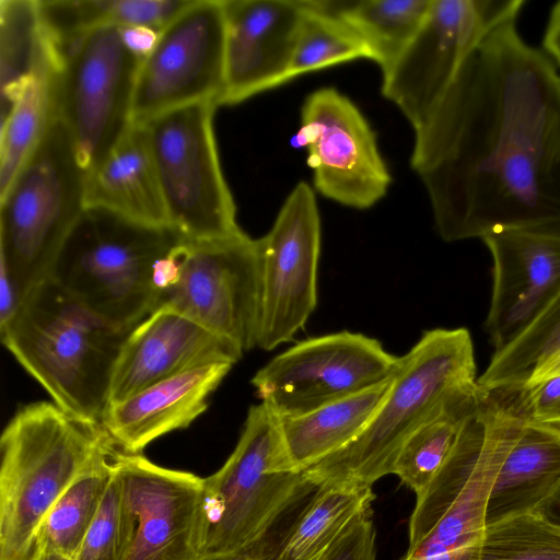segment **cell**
<instances>
[{"label": "cell", "mask_w": 560, "mask_h": 560, "mask_svg": "<svg viewBox=\"0 0 560 560\" xmlns=\"http://www.w3.org/2000/svg\"><path fill=\"white\" fill-rule=\"evenodd\" d=\"M410 166L445 242L510 229L560 232V74L516 20L470 52L415 132Z\"/></svg>", "instance_id": "1"}, {"label": "cell", "mask_w": 560, "mask_h": 560, "mask_svg": "<svg viewBox=\"0 0 560 560\" xmlns=\"http://www.w3.org/2000/svg\"><path fill=\"white\" fill-rule=\"evenodd\" d=\"M131 330L106 322L48 279L28 292L0 336L54 404L79 420L101 423Z\"/></svg>", "instance_id": "2"}, {"label": "cell", "mask_w": 560, "mask_h": 560, "mask_svg": "<svg viewBox=\"0 0 560 560\" xmlns=\"http://www.w3.org/2000/svg\"><path fill=\"white\" fill-rule=\"evenodd\" d=\"M474 345L464 328L422 332L399 358L392 385L363 431L348 445L305 469L323 486L372 487L393 474L410 434L451 397L477 386Z\"/></svg>", "instance_id": "3"}, {"label": "cell", "mask_w": 560, "mask_h": 560, "mask_svg": "<svg viewBox=\"0 0 560 560\" xmlns=\"http://www.w3.org/2000/svg\"><path fill=\"white\" fill-rule=\"evenodd\" d=\"M522 422L492 392L478 393L451 455L417 495L399 560H480L488 495Z\"/></svg>", "instance_id": "4"}, {"label": "cell", "mask_w": 560, "mask_h": 560, "mask_svg": "<svg viewBox=\"0 0 560 560\" xmlns=\"http://www.w3.org/2000/svg\"><path fill=\"white\" fill-rule=\"evenodd\" d=\"M108 440L54 402L16 411L0 439V560H30L45 516Z\"/></svg>", "instance_id": "5"}, {"label": "cell", "mask_w": 560, "mask_h": 560, "mask_svg": "<svg viewBox=\"0 0 560 560\" xmlns=\"http://www.w3.org/2000/svg\"><path fill=\"white\" fill-rule=\"evenodd\" d=\"M183 240L172 226L148 225L86 207L49 279L106 322L132 329L155 310V265Z\"/></svg>", "instance_id": "6"}, {"label": "cell", "mask_w": 560, "mask_h": 560, "mask_svg": "<svg viewBox=\"0 0 560 560\" xmlns=\"http://www.w3.org/2000/svg\"><path fill=\"white\" fill-rule=\"evenodd\" d=\"M145 28L103 26L52 44L56 117L90 173L132 125L140 66L156 36Z\"/></svg>", "instance_id": "7"}, {"label": "cell", "mask_w": 560, "mask_h": 560, "mask_svg": "<svg viewBox=\"0 0 560 560\" xmlns=\"http://www.w3.org/2000/svg\"><path fill=\"white\" fill-rule=\"evenodd\" d=\"M88 172L57 117L0 196V264L25 299L48 280L58 254L85 209Z\"/></svg>", "instance_id": "8"}, {"label": "cell", "mask_w": 560, "mask_h": 560, "mask_svg": "<svg viewBox=\"0 0 560 560\" xmlns=\"http://www.w3.org/2000/svg\"><path fill=\"white\" fill-rule=\"evenodd\" d=\"M305 479L284 445L277 416L262 402L247 413L224 465L203 478L200 558L253 540Z\"/></svg>", "instance_id": "9"}, {"label": "cell", "mask_w": 560, "mask_h": 560, "mask_svg": "<svg viewBox=\"0 0 560 560\" xmlns=\"http://www.w3.org/2000/svg\"><path fill=\"white\" fill-rule=\"evenodd\" d=\"M214 106L200 102L143 121L168 223L184 238L211 241L242 232L213 133Z\"/></svg>", "instance_id": "10"}, {"label": "cell", "mask_w": 560, "mask_h": 560, "mask_svg": "<svg viewBox=\"0 0 560 560\" xmlns=\"http://www.w3.org/2000/svg\"><path fill=\"white\" fill-rule=\"evenodd\" d=\"M523 0H432L420 30L390 69L382 93L422 129L434 115L478 43L495 26L517 20Z\"/></svg>", "instance_id": "11"}, {"label": "cell", "mask_w": 560, "mask_h": 560, "mask_svg": "<svg viewBox=\"0 0 560 560\" xmlns=\"http://www.w3.org/2000/svg\"><path fill=\"white\" fill-rule=\"evenodd\" d=\"M180 276L162 293L159 307L172 308L235 345L257 347L261 304L258 238L243 231L211 241L184 240Z\"/></svg>", "instance_id": "12"}, {"label": "cell", "mask_w": 560, "mask_h": 560, "mask_svg": "<svg viewBox=\"0 0 560 560\" xmlns=\"http://www.w3.org/2000/svg\"><path fill=\"white\" fill-rule=\"evenodd\" d=\"M399 358L375 338L343 330L295 343L250 382L277 417L298 416L386 381Z\"/></svg>", "instance_id": "13"}, {"label": "cell", "mask_w": 560, "mask_h": 560, "mask_svg": "<svg viewBox=\"0 0 560 560\" xmlns=\"http://www.w3.org/2000/svg\"><path fill=\"white\" fill-rule=\"evenodd\" d=\"M224 79L223 0H190L158 34L140 66L132 122L200 102L219 106Z\"/></svg>", "instance_id": "14"}, {"label": "cell", "mask_w": 560, "mask_h": 560, "mask_svg": "<svg viewBox=\"0 0 560 560\" xmlns=\"http://www.w3.org/2000/svg\"><path fill=\"white\" fill-rule=\"evenodd\" d=\"M261 304L257 347L270 351L293 340L317 304L320 217L313 189L300 182L270 231L258 238Z\"/></svg>", "instance_id": "15"}, {"label": "cell", "mask_w": 560, "mask_h": 560, "mask_svg": "<svg viewBox=\"0 0 560 560\" xmlns=\"http://www.w3.org/2000/svg\"><path fill=\"white\" fill-rule=\"evenodd\" d=\"M296 141L306 149L314 187L325 198L364 210L386 195L392 177L376 136L336 89L322 88L305 98Z\"/></svg>", "instance_id": "16"}, {"label": "cell", "mask_w": 560, "mask_h": 560, "mask_svg": "<svg viewBox=\"0 0 560 560\" xmlns=\"http://www.w3.org/2000/svg\"><path fill=\"white\" fill-rule=\"evenodd\" d=\"M113 464L130 520L124 560H198L203 478L141 454L115 451Z\"/></svg>", "instance_id": "17"}, {"label": "cell", "mask_w": 560, "mask_h": 560, "mask_svg": "<svg viewBox=\"0 0 560 560\" xmlns=\"http://www.w3.org/2000/svg\"><path fill=\"white\" fill-rule=\"evenodd\" d=\"M481 240L493 258L485 328L497 352L518 339L560 294V232L510 229Z\"/></svg>", "instance_id": "18"}, {"label": "cell", "mask_w": 560, "mask_h": 560, "mask_svg": "<svg viewBox=\"0 0 560 560\" xmlns=\"http://www.w3.org/2000/svg\"><path fill=\"white\" fill-rule=\"evenodd\" d=\"M225 79L221 105L290 81L305 0H223Z\"/></svg>", "instance_id": "19"}, {"label": "cell", "mask_w": 560, "mask_h": 560, "mask_svg": "<svg viewBox=\"0 0 560 560\" xmlns=\"http://www.w3.org/2000/svg\"><path fill=\"white\" fill-rule=\"evenodd\" d=\"M243 352L187 316L159 307L127 336L113 372L108 406L186 371L235 364Z\"/></svg>", "instance_id": "20"}, {"label": "cell", "mask_w": 560, "mask_h": 560, "mask_svg": "<svg viewBox=\"0 0 560 560\" xmlns=\"http://www.w3.org/2000/svg\"><path fill=\"white\" fill-rule=\"evenodd\" d=\"M232 366L202 365L155 383L109 405L100 424L120 452L140 454L155 439L187 428L199 417Z\"/></svg>", "instance_id": "21"}, {"label": "cell", "mask_w": 560, "mask_h": 560, "mask_svg": "<svg viewBox=\"0 0 560 560\" xmlns=\"http://www.w3.org/2000/svg\"><path fill=\"white\" fill-rule=\"evenodd\" d=\"M109 210L132 221L171 226L147 129L130 128L85 182V208Z\"/></svg>", "instance_id": "22"}, {"label": "cell", "mask_w": 560, "mask_h": 560, "mask_svg": "<svg viewBox=\"0 0 560 560\" xmlns=\"http://www.w3.org/2000/svg\"><path fill=\"white\" fill-rule=\"evenodd\" d=\"M560 485V430L523 420L488 495L485 525L534 512Z\"/></svg>", "instance_id": "23"}, {"label": "cell", "mask_w": 560, "mask_h": 560, "mask_svg": "<svg viewBox=\"0 0 560 560\" xmlns=\"http://www.w3.org/2000/svg\"><path fill=\"white\" fill-rule=\"evenodd\" d=\"M393 376L369 389L306 413L277 417L284 445L295 468L305 470L353 441L383 402Z\"/></svg>", "instance_id": "24"}, {"label": "cell", "mask_w": 560, "mask_h": 560, "mask_svg": "<svg viewBox=\"0 0 560 560\" xmlns=\"http://www.w3.org/2000/svg\"><path fill=\"white\" fill-rule=\"evenodd\" d=\"M190 0H37L40 23L58 44L103 26L160 33Z\"/></svg>", "instance_id": "25"}, {"label": "cell", "mask_w": 560, "mask_h": 560, "mask_svg": "<svg viewBox=\"0 0 560 560\" xmlns=\"http://www.w3.org/2000/svg\"><path fill=\"white\" fill-rule=\"evenodd\" d=\"M368 46L371 60L387 72L424 22L432 0H314Z\"/></svg>", "instance_id": "26"}, {"label": "cell", "mask_w": 560, "mask_h": 560, "mask_svg": "<svg viewBox=\"0 0 560 560\" xmlns=\"http://www.w3.org/2000/svg\"><path fill=\"white\" fill-rule=\"evenodd\" d=\"M114 447L108 440L56 501L36 533L31 557L55 551L75 559L109 486Z\"/></svg>", "instance_id": "27"}, {"label": "cell", "mask_w": 560, "mask_h": 560, "mask_svg": "<svg viewBox=\"0 0 560 560\" xmlns=\"http://www.w3.org/2000/svg\"><path fill=\"white\" fill-rule=\"evenodd\" d=\"M54 72L51 68L28 78L1 106L0 196L56 118Z\"/></svg>", "instance_id": "28"}, {"label": "cell", "mask_w": 560, "mask_h": 560, "mask_svg": "<svg viewBox=\"0 0 560 560\" xmlns=\"http://www.w3.org/2000/svg\"><path fill=\"white\" fill-rule=\"evenodd\" d=\"M478 383L472 389L451 397L434 410L402 444L393 474L420 494L451 455L462 428L477 400Z\"/></svg>", "instance_id": "29"}, {"label": "cell", "mask_w": 560, "mask_h": 560, "mask_svg": "<svg viewBox=\"0 0 560 560\" xmlns=\"http://www.w3.org/2000/svg\"><path fill=\"white\" fill-rule=\"evenodd\" d=\"M0 22L2 106L28 78L55 68L56 59L37 0H1Z\"/></svg>", "instance_id": "30"}, {"label": "cell", "mask_w": 560, "mask_h": 560, "mask_svg": "<svg viewBox=\"0 0 560 560\" xmlns=\"http://www.w3.org/2000/svg\"><path fill=\"white\" fill-rule=\"evenodd\" d=\"M372 487L323 486L295 525L277 560H318L349 523L372 506Z\"/></svg>", "instance_id": "31"}, {"label": "cell", "mask_w": 560, "mask_h": 560, "mask_svg": "<svg viewBox=\"0 0 560 560\" xmlns=\"http://www.w3.org/2000/svg\"><path fill=\"white\" fill-rule=\"evenodd\" d=\"M560 373V294L514 342L494 352L479 386L528 384Z\"/></svg>", "instance_id": "32"}, {"label": "cell", "mask_w": 560, "mask_h": 560, "mask_svg": "<svg viewBox=\"0 0 560 560\" xmlns=\"http://www.w3.org/2000/svg\"><path fill=\"white\" fill-rule=\"evenodd\" d=\"M306 14L295 46L290 80L334 65L371 59L364 42L343 22L305 0Z\"/></svg>", "instance_id": "33"}, {"label": "cell", "mask_w": 560, "mask_h": 560, "mask_svg": "<svg viewBox=\"0 0 560 560\" xmlns=\"http://www.w3.org/2000/svg\"><path fill=\"white\" fill-rule=\"evenodd\" d=\"M480 560H560V526L536 512L486 526Z\"/></svg>", "instance_id": "34"}, {"label": "cell", "mask_w": 560, "mask_h": 560, "mask_svg": "<svg viewBox=\"0 0 560 560\" xmlns=\"http://www.w3.org/2000/svg\"><path fill=\"white\" fill-rule=\"evenodd\" d=\"M129 539V514L114 468L101 508L74 560H124Z\"/></svg>", "instance_id": "35"}, {"label": "cell", "mask_w": 560, "mask_h": 560, "mask_svg": "<svg viewBox=\"0 0 560 560\" xmlns=\"http://www.w3.org/2000/svg\"><path fill=\"white\" fill-rule=\"evenodd\" d=\"M323 485L305 474V479L253 540L233 551L198 560H277L295 525L318 494Z\"/></svg>", "instance_id": "36"}, {"label": "cell", "mask_w": 560, "mask_h": 560, "mask_svg": "<svg viewBox=\"0 0 560 560\" xmlns=\"http://www.w3.org/2000/svg\"><path fill=\"white\" fill-rule=\"evenodd\" d=\"M499 387L523 420L560 430V373L528 384Z\"/></svg>", "instance_id": "37"}, {"label": "cell", "mask_w": 560, "mask_h": 560, "mask_svg": "<svg viewBox=\"0 0 560 560\" xmlns=\"http://www.w3.org/2000/svg\"><path fill=\"white\" fill-rule=\"evenodd\" d=\"M318 560H375L372 506L359 513Z\"/></svg>", "instance_id": "38"}, {"label": "cell", "mask_w": 560, "mask_h": 560, "mask_svg": "<svg viewBox=\"0 0 560 560\" xmlns=\"http://www.w3.org/2000/svg\"><path fill=\"white\" fill-rule=\"evenodd\" d=\"M24 301L19 284L0 264V330L15 317Z\"/></svg>", "instance_id": "39"}, {"label": "cell", "mask_w": 560, "mask_h": 560, "mask_svg": "<svg viewBox=\"0 0 560 560\" xmlns=\"http://www.w3.org/2000/svg\"><path fill=\"white\" fill-rule=\"evenodd\" d=\"M542 47L546 55L560 67V1L556 2L550 10Z\"/></svg>", "instance_id": "40"}, {"label": "cell", "mask_w": 560, "mask_h": 560, "mask_svg": "<svg viewBox=\"0 0 560 560\" xmlns=\"http://www.w3.org/2000/svg\"><path fill=\"white\" fill-rule=\"evenodd\" d=\"M534 512L560 526V485Z\"/></svg>", "instance_id": "41"}, {"label": "cell", "mask_w": 560, "mask_h": 560, "mask_svg": "<svg viewBox=\"0 0 560 560\" xmlns=\"http://www.w3.org/2000/svg\"><path fill=\"white\" fill-rule=\"evenodd\" d=\"M30 560H74L66 555L55 551H36Z\"/></svg>", "instance_id": "42"}]
</instances>
